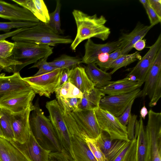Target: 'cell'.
I'll use <instances>...</instances> for the list:
<instances>
[{
	"label": "cell",
	"instance_id": "ba28073f",
	"mask_svg": "<svg viewBox=\"0 0 161 161\" xmlns=\"http://www.w3.org/2000/svg\"><path fill=\"white\" fill-rule=\"evenodd\" d=\"M97 121L101 130L113 139L129 141L127 126L123 125L116 117L99 107L95 109Z\"/></svg>",
	"mask_w": 161,
	"mask_h": 161
},
{
	"label": "cell",
	"instance_id": "7c38bea8",
	"mask_svg": "<svg viewBox=\"0 0 161 161\" xmlns=\"http://www.w3.org/2000/svg\"><path fill=\"white\" fill-rule=\"evenodd\" d=\"M161 47V34L159 35L154 43L149 50L130 70L128 75L135 76L136 81L143 84L150 69L157 53Z\"/></svg>",
	"mask_w": 161,
	"mask_h": 161
},
{
	"label": "cell",
	"instance_id": "f35d334b",
	"mask_svg": "<svg viewBox=\"0 0 161 161\" xmlns=\"http://www.w3.org/2000/svg\"><path fill=\"white\" fill-rule=\"evenodd\" d=\"M22 64L20 62L10 58H3L0 57V66L8 72L15 73L16 67Z\"/></svg>",
	"mask_w": 161,
	"mask_h": 161
},
{
	"label": "cell",
	"instance_id": "f1b7e54d",
	"mask_svg": "<svg viewBox=\"0 0 161 161\" xmlns=\"http://www.w3.org/2000/svg\"><path fill=\"white\" fill-rule=\"evenodd\" d=\"M81 63L82 58L77 56L72 57L66 54L62 55L53 61L48 62L49 64L57 69H69Z\"/></svg>",
	"mask_w": 161,
	"mask_h": 161
},
{
	"label": "cell",
	"instance_id": "cb8c5ba5",
	"mask_svg": "<svg viewBox=\"0 0 161 161\" xmlns=\"http://www.w3.org/2000/svg\"><path fill=\"white\" fill-rule=\"evenodd\" d=\"M84 68L88 77L96 88H98L105 86L112 81H111V75L110 73L105 72L98 68L94 63L87 64Z\"/></svg>",
	"mask_w": 161,
	"mask_h": 161
},
{
	"label": "cell",
	"instance_id": "b9f144b4",
	"mask_svg": "<svg viewBox=\"0 0 161 161\" xmlns=\"http://www.w3.org/2000/svg\"><path fill=\"white\" fill-rule=\"evenodd\" d=\"M137 116L135 114H131L128 119L127 130L129 139L131 140L135 138V130L136 123L137 121Z\"/></svg>",
	"mask_w": 161,
	"mask_h": 161
},
{
	"label": "cell",
	"instance_id": "30bf717a",
	"mask_svg": "<svg viewBox=\"0 0 161 161\" xmlns=\"http://www.w3.org/2000/svg\"><path fill=\"white\" fill-rule=\"evenodd\" d=\"M34 108V105L32 103L24 111L17 114H11L14 141L16 142L23 144L28 138L31 131L30 124V113Z\"/></svg>",
	"mask_w": 161,
	"mask_h": 161
},
{
	"label": "cell",
	"instance_id": "74e56055",
	"mask_svg": "<svg viewBox=\"0 0 161 161\" xmlns=\"http://www.w3.org/2000/svg\"><path fill=\"white\" fill-rule=\"evenodd\" d=\"M48 57L41 58L35 63L30 68H36L38 71L33 76H37L50 72L56 69L54 67L50 65L47 61Z\"/></svg>",
	"mask_w": 161,
	"mask_h": 161
},
{
	"label": "cell",
	"instance_id": "9c48e42d",
	"mask_svg": "<svg viewBox=\"0 0 161 161\" xmlns=\"http://www.w3.org/2000/svg\"><path fill=\"white\" fill-rule=\"evenodd\" d=\"M141 91L139 88L127 94L104 96L100 100L99 107L118 117L124 112L132 100L140 97Z\"/></svg>",
	"mask_w": 161,
	"mask_h": 161
},
{
	"label": "cell",
	"instance_id": "d4e9b609",
	"mask_svg": "<svg viewBox=\"0 0 161 161\" xmlns=\"http://www.w3.org/2000/svg\"><path fill=\"white\" fill-rule=\"evenodd\" d=\"M70 139L75 161H97L84 139L73 135Z\"/></svg>",
	"mask_w": 161,
	"mask_h": 161
},
{
	"label": "cell",
	"instance_id": "484cf974",
	"mask_svg": "<svg viewBox=\"0 0 161 161\" xmlns=\"http://www.w3.org/2000/svg\"><path fill=\"white\" fill-rule=\"evenodd\" d=\"M135 137L137 142L136 161H147V140L143 119L140 116L136 123Z\"/></svg>",
	"mask_w": 161,
	"mask_h": 161
},
{
	"label": "cell",
	"instance_id": "c3c4849f",
	"mask_svg": "<svg viewBox=\"0 0 161 161\" xmlns=\"http://www.w3.org/2000/svg\"><path fill=\"white\" fill-rule=\"evenodd\" d=\"M69 70L68 69H62L58 87L62 86L68 82Z\"/></svg>",
	"mask_w": 161,
	"mask_h": 161
},
{
	"label": "cell",
	"instance_id": "2e32d148",
	"mask_svg": "<svg viewBox=\"0 0 161 161\" xmlns=\"http://www.w3.org/2000/svg\"><path fill=\"white\" fill-rule=\"evenodd\" d=\"M0 18L11 21H40L29 10L0 0Z\"/></svg>",
	"mask_w": 161,
	"mask_h": 161
},
{
	"label": "cell",
	"instance_id": "8d00e7d4",
	"mask_svg": "<svg viewBox=\"0 0 161 161\" xmlns=\"http://www.w3.org/2000/svg\"><path fill=\"white\" fill-rule=\"evenodd\" d=\"M38 23L28 21L0 22V31L8 32L11 29L23 27H30L36 25Z\"/></svg>",
	"mask_w": 161,
	"mask_h": 161
},
{
	"label": "cell",
	"instance_id": "7a4b0ae2",
	"mask_svg": "<svg viewBox=\"0 0 161 161\" xmlns=\"http://www.w3.org/2000/svg\"><path fill=\"white\" fill-rule=\"evenodd\" d=\"M30 117L31 130L43 149L50 152H62L63 149L52 123L40 107L38 100Z\"/></svg>",
	"mask_w": 161,
	"mask_h": 161
},
{
	"label": "cell",
	"instance_id": "9a60e30c",
	"mask_svg": "<svg viewBox=\"0 0 161 161\" xmlns=\"http://www.w3.org/2000/svg\"><path fill=\"white\" fill-rule=\"evenodd\" d=\"M121 41H118L104 44L94 43L91 39H88L85 44V54L82 58V63L88 64L94 63L98 57L104 53H110L120 49Z\"/></svg>",
	"mask_w": 161,
	"mask_h": 161
},
{
	"label": "cell",
	"instance_id": "f907efd6",
	"mask_svg": "<svg viewBox=\"0 0 161 161\" xmlns=\"http://www.w3.org/2000/svg\"><path fill=\"white\" fill-rule=\"evenodd\" d=\"M146 46L145 41L144 39H141L137 41L134 45L133 48L138 51H140L143 50Z\"/></svg>",
	"mask_w": 161,
	"mask_h": 161
},
{
	"label": "cell",
	"instance_id": "816d5d0a",
	"mask_svg": "<svg viewBox=\"0 0 161 161\" xmlns=\"http://www.w3.org/2000/svg\"><path fill=\"white\" fill-rule=\"evenodd\" d=\"M148 111L145 105L141 108L140 111V117L143 119H145L147 115L148 114Z\"/></svg>",
	"mask_w": 161,
	"mask_h": 161
},
{
	"label": "cell",
	"instance_id": "277c9868",
	"mask_svg": "<svg viewBox=\"0 0 161 161\" xmlns=\"http://www.w3.org/2000/svg\"><path fill=\"white\" fill-rule=\"evenodd\" d=\"M14 42V47L9 58L22 64L16 68L15 72H19L24 67L41 58L48 57L53 53V47L48 45L23 42Z\"/></svg>",
	"mask_w": 161,
	"mask_h": 161
},
{
	"label": "cell",
	"instance_id": "11a10c76",
	"mask_svg": "<svg viewBox=\"0 0 161 161\" xmlns=\"http://www.w3.org/2000/svg\"><path fill=\"white\" fill-rule=\"evenodd\" d=\"M3 69V68L0 66V72Z\"/></svg>",
	"mask_w": 161,
	"mask_h": 161
},
{
	"label": "cell",
	"instance_id": "bcb514c9",
	"mask_svg": "<svg viewBox=\"0 0 161 161\" xmlns=\"http://www.w3.org/2000/svg\"><path fill=\"white\" fill-rule=\"evenodd\" d=\"M135 100H132L124 112L117 117L119 122L123 125L126 126L128 119L131 114V111Z\"/></svg>",
	"mask_w": 161,
	"mask_h": 161
},
{
	"label": "cell",
	"instance_id": "5b68a950",
	"mask_svg": "<svg viewBox=\"0 0 161 161\" xmlns=\"http://www.w3.org/2000/svg\"><path fill=\"white\" fill-rule=\"evenodd\" d=\"M46 107L49 113V119L61 143L63 151L73 161H75L72 149L70 135L64 119V111L56 99L47 102Z\"/></svg>",
	"mask_w": 161,
	"mask_h": 161
},
{
	"label": "cell",
	"instance_id": "f6af8a7d",
	"mask_svg": "<svg viewBox=\"0 0 161 161\" xmlns=\"http://www.w3.org/2000/svg\"><path fill=\"white\" fill-rule=\"evenodd\" d=\"M145 10L148 17L151 25L154 26L161 22V17L152 8L149 4Z\"/></svg>",
	"mask_w": 161,
	"mask_h": 161
},
{
	"label": "cell",
	"instance_id": "44dd1931",
	"mask_svg": "<svg viewBox=\"0 0 161 161\" xmlns=\"http://www.w3.org/2000/svg\"><path fill=\"white\" fill-rule=\"evenodd\" d=\"M68 82L80 90L83 94L89 92L95 86L88 77L84 68L76 66L69 70Z\"/></svg>",
	"mask_w": 161,
	"mask_h": 161
},
{
	"label": "cell",
	"instance_id": "6da1fadb",
	"mask_svg": "<svg viewBox=\"0 0 161 161\" xmlns=\"http://www.w3.org/2000/svg\"><path fill=\"white\" fill-rule=\"evenodd\" d=\"M77 27L75 39L70 45L75 50L83 41L92 37L107 40L110 34V29L105 25L107 20L103 15L98 17L95 14L89 15L80 10L74 9L72 12Z\"/></svg>",
	"mask_w": 161,
	"mask_h": 161
},
{
	"label": "cell",
	"instance_id": "f546056e",
	"mask_svg": "<svg viewBox=\"0 0 161 161\" xmlns=\"http://www.w3.org/2000/svg\"><path fill=\"white\" fill-rule=\"evenodd\" d=\"M1 116L0 118V128L3 137L9 141L14 140V135L12 127L11 114L0 108Z\"/></svg>",
	"mask_w": 161,
	"mask_h": 161
},
{
	"label": "cell",
	"instance_id": "d6a6232c",
	"mask_svg": "<svg viewBox=\"0 0 161 161\" xmlns=\"http://www.w3.org/2000/svg\"><path fill=\"white\" fill-rule=\"evenodd\" d=\"M61 7L60 1L57 0L55 9L53 12L49 14V22L46 24L54 32L58 35L63 34V31L61 28L60 13Z\"/></svg>",
	"mask_w": 161,
	"mask_h": 161
},
{
	"label": "cell",
	"instance_id": "83f0119b",
	"mask_svg": "<svg viewBox=\"0 0 161 161\" xmlns=\"http://www.w3.org/2000/svg\"><path fill=\"white\" fill-rule=\"evenodd\" d=\"M137 142L136 137L128 141L112 161H136Z\"/></svg>",
	"mask_w": 161,
	"mask_h": 161
},
{
	"label": "cell",
	"instance_id": "5bb4252c",
	"mask_svg": "<svg viewBox=\"0 0 161 161\" xmlns=\"http://www.w3.org/2000/svg\"><path fill=\"white\" fill-rule=\"evenodd\" d=\"M33 90L18 93L0 101V108L15 114L21 112L32 103L35 96Z\"/></svg>",
	"mask_w": 161,
	"mask_h": 161
},
{
	"label": "cell",
	"instance_id": "7bdbcfd3",
	"mask_svg": "<svg viewBox=\"0 0 161 161\" xmlns=\"http://www.w3.org/2000/svg\"><path fill=\"white\" fill-rule=\"evenodd\" d=\"M161 97V78L158 81L150 99L149 106L152 107L156 106Z\"/></svg>",
	"mask_w": 161,
	"mask_h": 161
},
{
	"label": "cell",
	"instance_id": "9f6ffc18",
	"mask_svg": "<svg viewBox=\"0 0 161 161\" xmlns=\"http://www.w3.org/2000/svg\"><path fill=\"white\" fill-rule=\"evenodd\" d=\"M1 110L0 108V118L1 117Z\"/></svg>",
	"mask_w": 161,
	"mask_h": 161
},
{
	"label": "cell",
	"instance_id": "ac0fdd59",
	"mask_svg": "<svg viewBox=\"0 0 161 161\" xmlns=\"http://www.w3.org/2000/svg\"><path fill=\"white\" fill-rule=\"evenodd\" d=\"M161 78V47L159 49L145 79L144 87L140 97H152L154 89L158 80Z\"/></svg>",
	"mask_w": 161,
	"mask_h": 161
},
{
	"label": "cell",
	"instance_id": "4fadbf2b",
	"mask_svg": "<svg viewBox=\"0 0 161 161\" xmlns=\"http://www.w3.org/2000/svg\"><path fill=\"white\" fill-rule=\"evenodd\" d=\"M71 114L85 134L90 138L96 139L101 132L95 110H80L70 111Z\"/></svg>",
	"mask_w": 161,
	"mask_h": 161
},
{
	"label": "cell",
	"instance_id": "7402d4cb",
	"mask_svg": "<svg viewBox=\"0 0 161 161\" xmlns=\"http://www.w3.org/2000/svg\"><path fill=\"white\" fill-rule=\"evenodd\" d=\"M22 7L30 11L39 21L45 24L48 23L49 14L43 0H12Z\"/></svg>",
	"mask_w": 161,
	"mask_h": 161
},
{
	"label": "cell",
	"instance_id": "ee69618b",
	"mask_svg": "<svg viewBox=\"0 0 161 161\" xmlns=\"http://www.w3.org/2000/svg\"><path fill=\"white\" fill-rule=\"evenodd\" d=\"M49 161H73L64 151L50 152L49 154Z\"/></svg>",
	"mask_w": 161,
	"mask_h": 161
},
{
	"label": "cell",
	"instance_id": "52a82bcc",
	"mask_svg": "<svg viewBox=\"0 0 161 161\" xmlns=\"http://www.w3.org/2000/svg\"><path fill=\"white\" fill-rule=\"evenodd\" d=\"M62 69L37 76L23 78L35 94L50 98L58 87Z\"/></svg>",
	"mask_w": 161,
	"mask_h": 161
},
{
	"label": "cell",
	"instance_id": "8fae6325",
	"mask_svg": "<svg viewBox=\"0 0 161 161\" xmlns=\"http://www.w3.org/2000/svg\"><path fill=\"white\" fill-rule=\"evenodd\" d=\"M31 90H33L19 72L8 76L3 73L0 74V101L15 94Z\"/></svg>",
	"mask_w": 161,
	"mask_h": 161
},
{
	"label": "cell",
	"instance_id": "7dc6e473",
	"mask_svg": "<svg viewBox=\"0 0 161 161\" xmlns=\"http://www.w3.org/2000/svg\"><path fill=\"white\" fill-rule=\"evenodd\" d=\"M148 1L151 7L158 15L161 17V0H148Z\"/></svg>",
	"mask_w": 161,
	"mask_h": 161
},
{
	"label": "cell",
	"instance_id": "e0dca14e",
	"mask_svg": "<svg viewBox=\"0 0 161 161\" xmlns=\"http://www.w3.org/2000/svg\"><path fill=\"white\" fill-rule=\"evenodd\" d=\"M13 141L29 161H49L50 152L40 145L31 130L28 138L24 143L20 144Z\"/></svg>",
	"mask_w": 161,
	"mask_h": 161
},
{
	"label": "cell",
	"instance_id": "681fc988",
	"mask_svg": "<svg viewBox=\"0 0 161 161\" xmlns=\"http://www.w3.org/2000/svg\"><path fill=\"white\" fill-rule=\"evenodd\" d=\"M26 28L23 27L18 29L11 32L6 33L4 34H0V41L4 40L9 37H12L19 32L24 30Z\"/></svg>",
	"mask_w": 161,
	"mask_h": 161
},
{
	"label": "cell",
	"instance_id": "8992f818",
	"mask_svg": "<svg viewBox=\"0 0 161 161\" xmlns=\"http://www.w3.org/2000/svg\"><path fill=\"white\" fill-rule=\"evenodd\" d=\"M148 114L147 161H161V113L150 109Z\"/></svg>",
	"mask_w": 161,
	"mask_h": 161
},
{
	"label": "cell",
	"instance_id": "e575fe53",
	"mask_svg": "<svg viewBox=\"0 0 161 161\" xmlns=\"http://www.w3.org/2000/svg\"><path fill=\"white\" fill-rule=\"evenodd\" d=\"M56 96L58 104L64 112L76 111L80 110L78 107L80 98H65L58 96Z\"/></svg>",
	"mask_w": 161,
	"mask_h": 161
},
{
	"label": "cell",
	"instance_id": "db71d44e",
	"mask_svg": "<svg viewBox=\"0 0 161 161\" xmlns=\"http://www.w3.org/2000/svg\"><path fill=\"white\" fill-rule=\"evenodd\" d=\"M0 136L3 137V135L2 131L0 128Z\"/></svg>",
	"mask_w": 161,
	"mask_h": 161
},
{
	"label": "cell",
	"instance_id": "4dcf8cb0",
	"mask_svg": "<svg viewBox=\"0 0 161 161\" xmlns=\"http://www.w3.org/2000/svg\"><path fill=\"white\" fill-rule=\"evenodd\" d=\"M140 52H136L130 54L122 55L117 58L112 64L110 69L112 70L110 73L112 75L119 69L126 67L137 60H140L142 58Z\"/></svg>",
	"mask_w": 161,
	"mask_h": 161
},
{
	"label": "cell",
	"instance_id": "4316f807",
	"mask_svg": "<svg viewBox=\"0 0 161 161\" xmlns=\"http://www.w3.org/2000/svg\"><path fill=\"white\" fill-rule=\"evenodd\" d=\"M98 88L94 87L89 92L83 94L78 107L80 110L95 109L99 108L101 99L105 96Z\"/></svg>",
	"mask_w": 161,
	"mask_h": 161
},
{
	"label": "cell",
	"instance_id": "d6986e66",
	"mask_svg": "<svg viewBox=\"0 0 161 161\" xmlns=\"http://www.w3.org/2000/svg\"><path fill=\"white\" fill-rule=\"evenodd\" d=\"M153 26L145 25L139 23L128 34H123L119 40L121 42L120 48L122 55L127 54L133 49L134 45L146 35Z\"/></svg>",
	"mask_w": 161,
	"mask_h": 161
},
{
	"label": "cell",
	"instance_id": "3957f363",
	"mask_svg": "<svg viewBox=\"0 0 161 161\" xmlns=\"http://www.w3.org/2000/svg\"><path fill=\"white\" fill-rule=\"evenodd\" d=\"M11 39L14 42H29L50 46L58 44L71 43L73 41L68 36L56 34L46 24L40 21L36 25L26 28L12 37Z\"/></svg>",
	"mask_w": 161,
	"mask_h": 161
},
{
	"label": "cell",
	"instance_id": "1f68e13d",
	"mask_svg": "<svg viewBox=\"0 0 161 161\" xmlns=\"http://www.w3.org/2000/svg\"><path fill=\"white\" fill-rule=\"evenodd\" d=\"M55 92L56 96L65 98H81L83 96L82 92L69 82H67L62 86L58 87Z\"/></svg>",
	"mask_w": 161,
	"mask_h": 161
},
{
	"label": "cell",
	"instance_id": "603a6c76",
	"mask_svg": "<svg viewBox=\"0 0 161 161\" xmlns=\"http://www.w3.org/2000/svg\"><path fill=\"white\" fill-rule=\"evenodd\" d=\"M0 161H29L13 141L0 136Z\"/></svg>",
	"mask_w": 161,
	"mask_h": 161
},
{
	"label": "cell",
	"instance_id": "60d3db41",
	"mask_svg": "<svg viewBox=\"0 0 161 161\" xmlns=\"http://www.w3.org/2000/svg\"><path fill=\"white\" fill-rule=\"evenodd\" d=\"M122 55L120 49L109 54L107 61L98 66L100 69L103 71L106 72L110 69L113 63L119 57Z\"/></svg>",
	"mask_w": 161,
	"mask_h": 161
},
{
	"label": "cell",
	"instance_id": "836d02e7",
	"mask_svg": "<svg viewBox=\"0 0 161 161\" xmlns=\"http://www.w3.org/2000/svg\"><path fill=\"white\" fill-rule=\"evenodd\" d=\"M96 139L100 149L106 157L115 139H112L107 133L102 130Z\"/></svg>",
	"mask_w": 161,
	"mask_h": 161
},
{
	"label": "cell",
	"instance_id": "ab89813d",
	"mask_svg": "<svg viewBox=\"0 0 161 161\" xmlns=\"http://www.w3.org/2000/svg\"><path fill=\"white\" fill-rule=\"evenodd\" d=\"M14 42L5 40L0 41V57L3 58H9L11 55L14 47Z\"/></svg>",
	"mask_w": 161,
	"mask_h": 161
},
{
	"label": "cell",
	"instance_id": "f5cc1de1",
	"mask_svg": "<svg viewBox=\"0 0 161 161\" xmlns=\"http://www.w3.org/2000/svg\"><path fill=\"white\" fill-rule=\"evenodd\" d=\"M139 1L146 9L149 4L148 0H139Z\"/></svg>",
	"mask_w": 161,
	"mask_h": 161
},
{
	"label": "cell",
	"instance_id": "d590c367",
	"mask_svg": "<svg viewBox=\"0 0 161 161\" xmlns=\"http://www.w3.org/2000/svg\"><path fill=\"white\" fill-rule=\"evenodd\" d=\"M84 139L88 147L97 161H107L106 158L100 149L96 139L85 136Z\"/></svg>",
	"mask_w": 161,
	"mask_h": 161
},
{
	"label": "cell",
	"instance_id": "ffe728a7",
	"mask_svg": "<svg viewBox=\"0 0 161 161\" xmlns=\"http://www.w3.org/2000/svg\"><path fill=\"white\" fill-rule=\"evenodd\" d=\"M142 85L137 81L131 80L126 77L121 80L112 81L109 85L98 89L105 95H122L131 92L139 88Z\"/></svg>",
	"mask_w": 161,
	"mask_h": 161
}]
</instances>
